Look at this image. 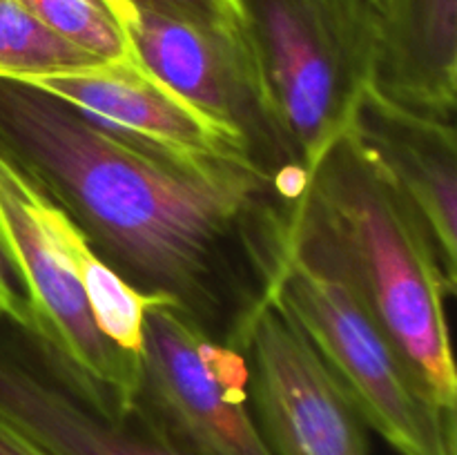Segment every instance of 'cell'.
Returning a JSON list of instances; mask_svg holds the SVG:
<instances>
[{
    "label": "cell",
    "mask_w": 457,
    "mask_h": 455,
    "mask_svg": "<svg viewBox=\"0 0 457 455\" xmlns=\"http://www.w3.org/2000/svg\"><path fill=\"white\" fill-rule=\"evenodd\" d=\"M0 455H45L43 451L36 449L29 440L13 431L7 422L0 419Z\"/></svg>",
    "instance_id": "ac0fdd59"
},
{
    "label": "cell",
    "mask_w": 457,
    "mask_h": 455,
    "mask_svg": "<svg viewBox=\"0 0 457 455\" xmlns=\"http://www.w3.org/2000/svg\"><path fill=\"white\" fill-rule=\"evenodd\" d=\"M62 40L98 61L132 58L134 52L112 0H16Z\"/></svg>",
    "instance_id": "5bb4252c"
},
{
    "label": "cell",
    "mask_w": 457,
    "mask_h": 455,
    "mask_svg": "<svg viewBox=\"0 0 457 455\" xmlns=\"http://www.w3.org/2000/svg\"><path fill=\"white\" fill-rule=\"evenodd\" d=\"M228 343L248 366L250 406L272 455H370L366 424L275 299L254 294Z\"/></svg>",
    "instance_id": "52a82bcc"
},
{
    "label": "cell",
    "mask_w": 457,
    "mask_h": 455,
    "mask_svg": "<svg viewBox=\"0 0 457 455\" xmlns=\"http://www.w3.org/2000/svg\"><path fill=\"white\" fill-rule=\"evenodd\" d=\"M0 419L45 455H190L143 400L120 409L92 397L25 328L3 317Z\"/></svg>",
    "instance_id": "ba28073f"
},
{
    "label": "cell",
    "mask_w": 457,
    "mask_h": 455,
    "mask_svg": "<svg viewBox=\"0 0 457 455\" xmlns=\"http://www.w3.org/2000/svg\"><path fill=\"white\" fill-rule=\"evenodd\" d=\"M281 177H303L351 129L373 85L379 16L364 0H235Z\"/></svg>",
    "instance_id": "3957f363"
},
{
    "label": "cell",
    "mask_w": 457,
    "mask_h": 455,
    "mask_svg": "<svg viewBox=\"0 0 457 455\" xmlns=\"http://www.w3.org/2000/svg\"><path fill=\"white\" fill-rule=\"evenodd\" d=\"M268 212L254 252L259 293L299 326L361 422L400 455H455V413L442 409L337 270L293 244Z\"/></svg>",
    "instance_id": "277c9868"
},
{
    "label": "cell",
    "mask_w": 457,
    "mask_h": 455,
    "mask_svg": "<svg viewBox=\"0 0 457 455\" xmlns=\"http://www.w3.org/2000/svg\"><path fill=\"white\" fill-rule=\"evenodd\" d=\"M141 400L190 455H272L248 395L239 348L219 343L181 303L152 297L143 315Z\"/></svg>",
    "instance_id": "8992f818"
},
{
    "label": "cell",
    "mask_w": 457,
    "mask_h": 455,
    "mask_svg": "<svg viewBox=\"0 0 457 455\" xmlns=\"http://www.w3.org/2000/svg\"><path fill=\"white\" fill-rule=\"evenodd\" d=\"M351 132L431 235L446 279L457 285V136L453 120L420 114L370 85Z\"/></svg>",
    "instance_id": "8fae6325"
},
{
    "label": "cell",
    "mask_w": 457,
    "mask_h": 455,
    "mask_svg": "<svg viewBox=\"0 0 457 455\" xmlns=\"http://www.w3.org/2000/svg\"><path fill=\"white\" fill-rule=\"evenodd\" d=\"M132 7L150 9L165 16L187 18L201 22H239L235 0H116Z\"/></svg>",
    "instance_id": "2e32d148"
},
{
    "label": "cell",
    "mask_w": 457,
    "mask_h": 455,
    "mask_svg": "<svg viewBox=\"0 0 457 455\" xmlns=\"http://www.w3.org/2000/svg\"><path fill=\"white\" fill-rule=\"evenodd\" d=\"M0 297L12 308L18 326L27 330V306L25 297H22L21 279H18L16 266H13V259L9 254L7 245H4L3 236H0Z\"/></svg>",
    "instance_id": "e0dca14e"
},
{
    "label": "cell",
    "mask_w": 457,
    "mask_h": 455,
    "mask_svg": "<svg viewBox=\"0 0 457 455\" xmlns=\"http://www.w3.org/2000/svg\"><path fill=\"white\" fill-rule=\"evenodd\" d=\"M373 87L397 105L453 120L457 0H391L379 16Z\"/></svg>",
    "instance_id": "7c38bea8"
},
{
    "label": "cell",
    "mask_w": 457,
    "mask_h": 455,
    "mask_svg": "<svg viewBox=\"0 0 457 455\" xmlns=\"http://www.w3.org/2000/svg\"><path fill=\"white\" fill-rule=\"evenodd\" d=\"M366 4H369L370 9H373L378 16H384V12L388 9V4H391V0H364Z\"/></svg>",
    "instance_id": "d6986e66"
},
{
    "label": "cell",
    "mask_w": 457,
    "mask_h": 455,
    "mask_svg": "<svg viewBox=\"0 0 457 455\" xmlns=\"http://www.w3.org/2000/svg\"><path fill=\"white\" fill-rule=\"evenodd\" d=\"M98 61L40 25L16 0H0V76L38 74Z\"/></svg>",
    "instance_id": "9a60e30c"
},
{
    "label": "cell",
    "mask_w": 457,
    "mask_h": 455,
    "mask_svg": "<svg viewBox=\"0 0 457 455\" xmlns=\"http://www.w3.org/2000/svg\"><path fill=\"white\" fill-rule=\"evenodd\" d=\"M279 230L346 279L437 404L457 410L446 279L431 235L404 196L344 134L303 177L284 183Z\"/></svg>",
    "instance_id": "7a4b0ae2"
},
{
    "label": "cell",
    "mask_w": 457,
    "mask_h": 455,
    "mask_svg": "<svg viewBox=\"0 0 457 455\" xmlns=\"http://www.w3.org/2000/svg\"><path fill=\"white\" fill-rule=\"evenodd\" d=\"M70 217L0 150V236L21 279L27 333L94 397L132 409L141 401V360L96 328L62 241Z\"/></svg>",
    "instance_id": "5b68a950"
},
{
    "label": "cell",
    "mask_w": 457,
    "mask_h": 455,
    "mask_svg": "<svg viewBox=\"0 0 457 455\" xmlns=\"http://www.w3.org/2000/svg\"><path fill=\"white\" fill-rule=\"evenodd\" d=\"M7 79L67 103L71 110L110 132L170 154L186 159L259 161L239 132L210 119L174 94L137 56Z\"/></svg>",
    "instance_id": "30bf717a"
},
{
    "label": "cell",
    "mask_w": 457,
    "mask_h": 455,
    "mask_svg": "<svg viewBox=\"0 0 457 455\" xmlns=\"http://www.w3.org/2000/svg\"><path fill=\"white\" fill-rule=\"evenodd\" d=\"M137 61L174 94L248 141L279 174L239 22H201L112 0Z\"/></svg>",
    "instance_id": "9c48e42d"
},
{
    "label": "cell",
    "mask_w": 457,
    "mask_h": 455,
    "mask_svg": "<svg viewBox=\"0 0 457 455\" xmlns=\"http://www.w3.org/2000/svg\"><path fill=\"white\" fill-rule=\"evenodd\" d=\"M62 245L96 328L125 355L141 360L143 315L156 294L141 293L107 266L71 219Z\"/></svg>",
    "instance_id": "4fadbf2b"
},
{
    "label": "cell",
    "mask_w": 457,
    "mask_h": 455,
    "mask_svg": "<svg viewBox=\"0 0 457 455\" xmlns=\"http://www.w3.org/2000/svg\"><path fill=\"white\" fill-rule=\"evenodd\" d=\"M0 317H3V319H9V321H12V324H16V326H18V321H16V315H13V312H12V308H9L7 303L3 302V297H0Z\"/></svg>",
    "instance_id": "ffe728a7"
},
{
    "label": "cell",
    "mask_w": 457,
    "mask_h": 455,
    "mask_svg": "<svg viewBox=\"0 0 457 455\" xmlns=\"http://www.w3.org/2000/svg\"><path fill=\"white\" fill-rule=\"evenodd\" d=\"M0 150L129 285L181 303L205 326L235 290V245L254 257L281 194V177L259 161L156 150L7 76H0Z\"/></svg>",
    "instance_id": "6da1fadb"
}]
</instances>
